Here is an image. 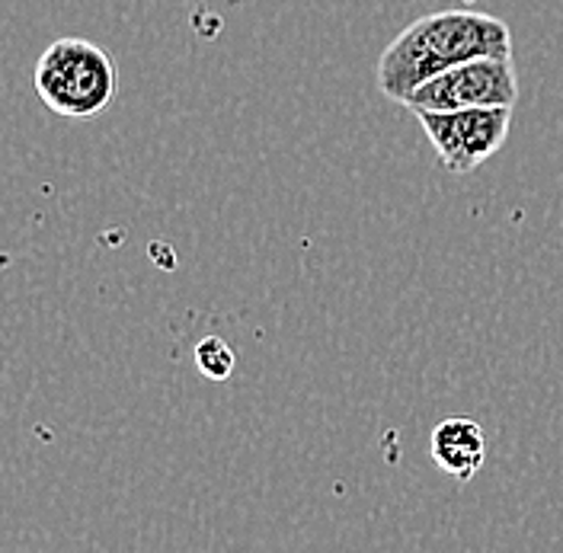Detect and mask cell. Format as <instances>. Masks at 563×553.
Returning a JSON list of instances; mask_svg holds the SVG:
<instances>
[{"label":"cell","mask_w":563,"mask_h":553,"mask_svg":"<svg viewBox=\"0 0 563 553\" xmlns=\"http://www.w3.org/2000/svg\"><path fill=\"white\" fill-rule=\"evenodd\" d=\"M477 58H512V30L499 16L477 10L429 13L410 23L378 58V90L400 103L435 74Z\"/></svg>","instance_id":"obj_1"},{"label":"cell","mask_w":563,"mask_h":553,"mask_svg":"<svg viewBox=\"0 0 563 553\" xmlns=\"http://www.w3.org/2000/svg\"><path fill=\"white\" fill-rule=\"evenodd\" d=\"M35 93L62 119L87 122L115 97V65L90 38H55L35 62Z\"/></svg>","instance_id":"obj_2"},{"label":"cell","mask_w":563,"mask_h":553,"mask_svg":"<svg viewBox=\"0 0 563 553\" xmlns=\"http://www.w3.org/2000/svg\"><path fill=\"white\" fill-rule=\"evenodd\" d=\"M422 132L435 147L439 161L452 174H474L487 157H493L512 125V106H477L452 112H417Z\"/></svg>","instance_id":"obj_3"},{"label":"cell","mask_w":563,"mask_h":553,"mask_svg":"<svg viewBox=\"0 0 563 553\" xmlns=\"http://www.w3.org/2000/svg\"><path fill=\"white\" fill-rule=\"evenodd\" d=\"M516 100H519V80L512 58H477L435 74L413 93H407L400 106H407L410 112L420 109L452 112V109H477V106H516Z\"/></svg>","instance_id":"obj_4"},{"label":"cell","mask_w":563,"mask_h":553,"mask_svg":"<svg viewBox=\"0 0 563 553\" xmlns=\"http://www.w3.org/2000/svg\"><path fill=\"white\" fill-rule=\"evenodd\" d=\"M429 454H432L439 471H445L452 480L467 484V480L477 477V471L487 461V435H484V429L474 419L452 416V419H442L432 429Z\"/></svg>","instance_id":"obj_5"},{"label":"cell","mask_w":563,"mask_h":553,"mask_svg":"<svg viewBox=\"0 0 563 553\" xmlns=\"http://www.w3.org/2000/svg\"><path fill=\"white\" fill-rule=\"evenodd\" d=\"M234 365H238V355H234V349L228 346L221 336H206V340H199V346H196V368H199L206 378L228 380L234 375Z\"/></svg>","instance_id":"obj_6"}]
</instances>
